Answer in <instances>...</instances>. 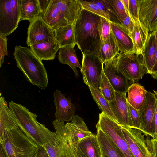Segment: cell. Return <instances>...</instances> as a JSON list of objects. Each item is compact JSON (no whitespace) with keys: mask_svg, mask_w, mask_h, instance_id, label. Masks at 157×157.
Returning a JSON list of instances; mask_svg holds the SVG:
<instances>
[{"mask_svg":"<svg viewBox=\"0 0 157 157\" xmlns=\"http://www.w3.org/2000/svg\"><path fill=\"white\" fill-rule=\"evenodd\" d=\"M101 17L82 8L73 24L76 45L82 55H94L100 59Z\"/></svg>","mask_w":157,"mask_h":157,"instance_id":"6da1fadb","label":"cell"},{"mask_svg":"<svg viewBox=\"0 0 157 157\" xmlns=\"http://www.w3.org/2000/svg\"><path fill=\"white\" fill-rule=\"evenodd\" d=\"M9 107L16 117L19 127L30 139L38 145L47 144L56 146L59 140L56 132H52L44 124L39 122L37 115L22 105L11 101Z\"/></svg>","mask_w":157,"mask_h":157,"instance_id":"7a4b0ae2","label":"cell"},{"mask_svg":"<svg viewBox=\"0 0 157 157\" xmlns=\"http://www.w3.org/2000/svg\"><path fill=\"white\" fill-rule=\"evenodd\" d=\"M17 67L26 79L42 90L47 87V71L42 63L29 48L16 45L13 53Z\"/></svg>","mask_w":157,"mask_h":157,"instance_id":"3957f363","label":"cell"},{"mask_svg":"<svg viewBox=\"0 0 157 157\" xmlns=\"http://www.w3.org/2000/svg\"><path fill=\"white\" fill-rule=\"evenodd\" d=\"M0 144V157H37L41 147L19 127L5 130Z\"/></svg>","mask_w":157,"mask_h":157,"instance_id":"277c9868","label":"cell"},{"mask_svg":"<svg viewBox=\"0 0 157 157\" xmlns=\"http://www.w3.org/2000/svg\"><path fill=\"white\" fill-rule=\"evenodd\" d=\"M96 127L102 130L118 148L124 157H134L125 139L121 126L102 112Z\"/></svg>","mask_w":157,"mask_h":157,"instance_id":"5b68a950","label":"cell"},{"mask_svg":"<svg viewBox=\"0 0 157 157\" xmlns=\"http://www.w3.org/2000/svg\"><path fill=\"white\" fill-rule=\"evenodd\" d=\"M117 58L118 68L133 83L138 81L147 73L142 53L133 51L126 53L120 52Z\"/></svg>","mask_w":157,"mask_h":157,"instance_id":"8992f818","label":"cell"},{"mask_svg":"<svg viewBox=\"0 0 157 157\" xmlns=\"http://www.w3.org/2000/svg\"><path fill=\"white\" fill-rule=\"evenodd\" d=\"M21 0H0V36L6 37L20 21Z\"/></svg>","mask_w":157,"mask_h":157,"instance_id":"52a82bcc","label":"cell"},{"mask_svg":"<svg viewBox=\"0 0 157 157\" xmlns=\"http://www.w3.org/2000/svg\"><path fill=\"white\" fill-rule=\"evenodd\" d=\"M82 55L80 71L82 75L84 82L88 86H91L100 92L101 78L104 63L95 55Z\"/></svg>","mask_w":157,"mask_h":157,"instance_id":"ba28073f","label":"cell"},{"mask_svg":"<svg viewBox=\"0 0 157 157\" xmlns=\"http://www.w3.org/2000/svg\"><path fill=\"white\" fill-rule=\"evenodd\" d=\"M67 132V147L65 156L74 157L75 147L82 139L92 135L83 120L77 115H75L71 122L65 124Z\"/></svg>","mask_w":157,"mask_h":157,"instance_id":"9c48e42d","label":"cell"},{"mask_svg":"<svg viewBox=\"0 0 157 157\" xmlns=\"http://www.w3.org/2000/svg\"><path fill=\"white\" fill-rule=\"evenodd\" d=\"M57 40L56 31L40 16L30 22L28 28L26 43L28 46L40 42Z\"/></svg>","mask_w":157,"mask_h":157,"instance_id":"30bf717a","label":"cell"},{"mask_svg":"<svg viewBox=\"0 0 157 157\" xmlns=\"http://www.w3.org/2000/svg\"><path fill=\"white\" fill-rule=\"evenodd\" d=\"M157 98L155 94L147 91L145 100L138 110L141 123L140 130L145 135L154 138L155 133L154 118Z\"/></svg>","mask_w":157,"mask_h":157,"instance_id":"8fae6325","label":"cell"},{"mask_svg":"<svg viewBox=\"0 0 157 157\" xmlns=\"http://www.w3.org/2000/svg\"><path fill=\"white\" fill-rule=\"evenodd\" d=\"M117 55L104 63L103 71L115 91L126 94L129 87L133 83L118 68Z\"/></svg>","mask_w":157,"mask_h":157,"instance_id":"7c38bea8","label":"cell"},{"mask_svg":"<svg viewBox=\"0 0 157 157\" xmlns=\"http://www.w3.org/2000/svg\"><path fill=\"white\" fill-rule=\"evenodd\" d=\"M121 129L130 150L134 157H152L147 145L145 135L139 129L125 128Z\"/></svg>","mask_w":157,"mask_h":157,"instance_id":"4fadbf2b","label":"cell"},{"mask_svg":"<svg viewBox=\"0 0 157 157\" xmlns=\"http://www.w3.org/2000/svg\"><path fill=\"white\" fill-rule=\"evenodd\" d=\"M53 96L56 108L54 115L56 119L63 122L71 121L75 115L76 108L71 99L67 98L57 89L54 92Z\"/></svg>","mask_w":157,"mask_h":157,"instance_id":"5bb4252c","label":"cell"},{"mask_svg":"<svg viewBox=\"0 0 157 157\" xmlns=\"http://www.w3.org/2000/svg\"><path fill=\"white\" fill-rule=\"evenodd\" d=\"M73 155L74 157H102L96 135L93 134L81 140L75 147Z\"/></svg>","mask_w":157,"mask_h":157,"instance_id":"9a60e30c","label":"cell"},{"mask_svg":"<svg viewBox=\"0 0 157 157\" xmlns=\"http://www.w3.org/2000/svg\"><path fill=\"white\" fill-rule=\"evenodd\" d=\"M139 19L149 31H157V0H141Z\"/></svg>","mask_w":157,"mask_h":157,"instance_id":"2e32d148","label":"cell"},{"mask_svg":"<svg viewBox=\"0 0 157 157\" xmlns=\"http://www.w3.org/2000/svg\"><path fill=\"white\" fill-rule=\"evenodd\" d=\"M109 104L117 123L125 128H129L126 94L115 91V99Z\"/></svg>","mask_w":157,"mask_h":157,"instance_id":"e0dca14e","label":"cell"},{"mask_svg":"<svg viewBox=\"0 0 157 157\" xmlns=\"http://www.w3.org/2000/svg\"><path fill=\"white\" fill-rule=\"evenodd\" d=\"M19 127L17 119L3 96L0 97V141L3 139L4 132Z\"/></svg>","mask_w":157,"mask_h":157,"instance_id":"ac0fdd59","label":"cell"},{"mask_svg":"<svg viewBox=\"0 0 157 157\" xmlns=\"http://www.w3.org/2000/svg\"><path fill=\"white\" fill-rule=\"evenodd\" d=\"M42 19L55 30L70 24L57 6L55 0H51Z\"/></svg>","mask_w":157,"mask_h":157,"instance_id":"d6986e66","label":"cell"},{"mask_svg":"<svg viewBox=\"0 0 157 157\" xmlns=\"http://www.w3.org/2000/svg\"><path fill=\"white\" fill-rule=\"evenodd\" d=\"M109 23L120 52L126 53L133 51L134 45L129 33L119 24L112 21Z\"/></svg>","mask_w":157,"mask_h":157,"instance_id":"ffe728a7","label":"cell"},{"mask_svg":"<svg viewBox=\"0 0 157 157\" xmlns=\"http://www.w3.org/2000/svg\"><path fill=\"white\" fill-rule=\"evenodd\" d=\"M60 47L57 40L42 42L30 46L33 52L40 60H52L55 59Z\"/></svg>","mask_w":157,"mask_h":157,"instance_id":"44dd1931","label":"cell"},{"mask_svg":"<svg viewBox=\"0 0 157 157\" xmlns=\"http://www.w3.org/2000/svg\"><path fill=\"white\" fill-rule=\"evenodd\" d=\"M56 3L70 24H74L82 7L79 0H55Z\"/></svg>","mask_w":157,"mask_h":157,"instance_id":"7402d4cb","label":"cell"},{"mask_svg":"<svg viewBox=\"0 0 157 157\" xmlns=\"http://www.w3.org/2000/svg\"><path fill=\"white\" fill-rule=\"evenodd\" d=\"M148 29L140 20L135 23L132 32L129 33L134 45L133 51L137 53H142L147 40Z\"/></svg>","mask_w":157,"mask_h":157,"instance_id":"603a6c76","label":"cell"},{"mask_svg":"<svg viewBox=\"0 0 157 157\" xmlns=\"http://www.w3.org/2000/svg\"><path fill=\"white\" fill-rule=\"evenodd\" d=\"M76 44H71L60 48L59 50L58 58L62 64L69 65L73 70L76 77H78V73L76 67L81 69L80 64L75 53V47Z\"/></svg>","mask_w":157,"mask_h":157,"instance_id":"cb8c5ba5","label":"cell"},{"mask_svg":"<svg viewBox=\"0 0 157 157\" xmlns=\"http://www.w3.org/2000/svg\"><path fill=\"white\" fill-rule=\"evenodd\" d=\"M156 44L155 31L149 33L147 41L142 52L147 73L151 74L154 65Z\"/></svg>","mask_w":157,"mask_h":157,"instance_id":"d4e9b609","label":"cell"},{"mask_svg":"<svg viewBox=\"0 0 157 157\" xmlns=\"http://www.w3.org/2000/svg\"><path fill=\"white\" fill-rule=\"evenodd\" d=\"M147 91L141 85L137 82L133 83L129 86L127 91L128 102L138 110L145 100Z\"/></svg>","mask_w":157,"mask_h":157,"instance_id":"484cf974","label":"cell"},{"mask_svg":"<svg viewBox=\"0 0 157 157\" xmlns=\"http://www.w3.org/2000/svg\"><path fill=\"white\" fill-rule=\"evenodd\" d=\"M102 152V157H124L118 148L101 130L96 134Z\"/></svg>","mask_w":157,"mask_h":157,"instance_id":"4316f807","label":"cell"},{"mask_svg":"<svg viewBox=\"0 0 157 157\" xmlns=\"http://www.w3.org/2000/svg\"><path fill=\"white\" fill-rule=\"evenodd\" d=\"M40 13L38 0H21L20 21L27 20L30 22Z\"/></svg>","mask_w":157,"mask_h":157,"instance_id":"83f0119b","label":"cell"},{"mask_svg":"<svg viewBox=\"0 0 157 157\" xmlns=\"http://www.w3.org/2000/svg\"><path fill=\"white\" fill-rule=\"evenodd\" d=\"M119 51L117 41L111 31L108 38L102 44L100 59L104 63L117 56Z\"/></svg>","mask_w":157,"mask_h":157,"instance_id":"f1b7e54d","label":"cell"},{"mask_svg":"<svg viewBox=\"0 0 157 157\" xmlns=\"http://www.w3.org/2000/svg\"><path fill=\"white\" fill-rule=\"evenodd\" d=\"M55 31L56 39L60 48L71 44L76 45L73 24H69Z\"/></svg>","mask_w":157,"mask_h":157,"instance_id":"f546056e","label":"cell"},{"mask_svg":"<svg viewBox=\"0 0 157 157\" xmlns=\"http://www.w3.org/2000/svg\"><path fill=\"white\" fill-rule=\"evenodd\" d=\"M110 12V21L120 24L127 13L122 0H107Z\"/></svg>","mask_w":157,"mask_h":157,"instance_id":"4dcf8cb0","label":"cell"},{"mask_svg":"<svg viewBox=\"0 0 157 157\" xmlns=\"http://www.w3.org/2000/svg\"><path fill=\"white\" fill-rule=\"evenodd\" d=\"M88 87L94 100L102 112L117 122L116 117L111 110L109 102L100 92L91 86H88Z\"/></svg>","mask_w":157,"mask_h":157,"instance_id":"1f68e13d","label":"cell"},{"mask_svg":"<svg viewBox=\"0 0 157 157\" xmlns=\"http://www.w3.org/2000/svg\"><path fill=\"white\" fill-rule=\"evenodd\" d=\"M100 92L103 96L109 102L115 99V91L112 86L103 70L101 75Z\"/></svg>","mask_w":157,"mask_h":157,"instance_id":"d6a6232c","label":"cell"},{"mask_svg":"<svg viewBox=\"0 0 157 157\" xmlns=\"http://www.w3.org/2000/svg\"><path fill=\"white\" fill-rule=\"evenodd\" d=\"M59 144L56 146L47 144L43 146L49 157H63L65 154V144L62 140L59 139Z\"/></svg>","mask_w":157,"mask_h":157,"instance_id":"836d02e7","label":"cell"},{"mask_svg":"<svg viewBox=\"0 0 157 157\" xmlns=\"http://www.w3.org/2000/svg\"><path fill=\"white\" fill-rule=\"evenodd\" d=\"M128 112L130 128L140 130L141 123L138 110L128 102Z\"/></svg>","mask_w":157,"mask_h":157,"instance_id":"e575fe53","label":"cell"},{"mask_svg":"<svg viewBox=\"0 0 157 157\" xmlns=\"http://www.w3.org/2000/svg\"><path fill=\"white\" fill-rule=\"evenodd\" d=\"M141 0H129V15L134 23L139 20V13Z\"/></svg>","mask_w":157,"mask_h":157,"instance_id":"d590c367","label":"cell"},{"mask_svg":"<svg viewBox=\"0 0 157 157\" xmlns=\"http://www.w3.org/2000/svg\"><path fill=\"white\" fill-rule=\"evenodd\" d=\"M82 8L107 19L106 15L101 11L97 6L92 0H79Z\"/></svg>","mask_w":157,"mask_h":157,"instance_id":"8d00e7d4","label":"cell"},{"mask_svg":"<svg viewBox=\"0 0 157 157\" xmlns=\"http://www.w3.org/2000/svg\"><path fill=\"white\" fill-rule=\"evenodd\" d=\"M109 21L106 18L101 17V35L102 45L108 38L111 32Z\"/></svg>","mask_w":157,"mask_h":157,"instance_id":"74e56055","label":"cell"},{"mask_svg":"<svg viewBox=\"0 0 157 157\" xmlns=\"http://www.w3.org/2000/svg\"><path fill=\"white\" fill-rule=\"evenodd\" d=\"M7 39L6 37L0 36V67L4 62L6 55H8L7 48Z\"/></svg>","mask_w":157,"mask_h":157,"instance_id":"f35d334b","label":"cell"},{"mask_svg":"<svg viewBox=\"0 0 157 157\" xmlns=\"http://www.w3.org/2000/svg\"><path fill=\"white\" fill-rule=\"evenodd\" d=\"M145 135L147 145L152 157H157V140Z\"/></svg>","mask_w":157,"mask_h":157,"instance_id":"ab89813d","label":"cell"},{"mask_svg":"<svg viewBox=\"0 0 157 157\" xmlns=\"http://www.w3.org/2000/svg\"><path fill=\"white\" fill-rule=\"evenodd\" d=\"M92 1L106 15L108 20L110 21V12L107 0H92Z\"/></svg>","mask_w":157,"mask_h":157,"instance_id":"60d3db41","label":"cell"},{"mask_svg":"<svg viewBox=\"0 0 157 157\" xmlns=\"http://www.w3.org/2000/svg\"><path fill=\"white\" fill-rule=\"evenodd\" d=\"M120 25L130 33L134 29L135 23L130 16L127 15Z\"/></svg>","mask_w":157,"mask_h":157,"instance_id":"b9f144b4","label":"cell"},{"mask_svg":"<svg viewBox=\"0 0 157 157\" xmlns=\"http://www.w3.org/2000/svg\"><path fill=\"white\" fill-rule=\"evenodd\" d=\"M51 1V0H38L40 10L39 16L42 18Z\"/></svg>","mask_w":157,"mask_h":157,"instance_id":"7bdbcfd3","label":"cell"},{"mask_svg":"<svg viewBox=\"0 0 157 157\" xmlns=\"http://www.w3.org/2000/svg\"><path fill=\"white\" fill-rule=\"evenodd\" d=\"M155 32L156 44L155 60L154 65L150 75L154 78L157 80V31Z\"/></svg>","mask_w":157,"mask_h":157,"instance_id":"ee69618b","label":"cell"},{"mask_svg":"<svg viewBox=\"0 0 157 157\" xmlns=\"http://www.w3.org/2000/svg\"><path fill=\"white\" fill-rule=\"evenodd\" d=\"M37 157H49L46 150L43 146H41Z\"/></svg>","mask_w":157,"mask_h":157,"instance_id":"f6af8a7d","label":"cell"},{"mask_svg":"<svg viewBox=\"0 0 157 157\" xmlns=\"http://www.w3.org/2000/svg\"><path fill=\"white\" fill-rule=\"evenodd\" d=\"M154 124L155 131L154 138L157 140V100L156 108L154 118Z\"/></svg>","mask_w":157,"mask_h":157,"instance_id":"bcb514c9","label":"cell"},{"mask_svg":"<svg viewBox=\"0 0 157 157\" xmlns=\"http://www.w3.org/2000/svg\"><path fill=\"white\" fill-rule=\"evenodd\" d=\"M123 3L127 13L128 15H129V0H122Z\"/></svg>","mask_w":157,"mask_h":157,"instance_id":"7dc6e473","label":"cell"},{"mask_svg":"<svg viewBox=\"0 0 157 157\" xmlns=\"http://www.w3.org/2000/svg\"><path fill=\"white\" fill-rule=\"evenodd\" d=\"M153 91L154 92V94H155V95H156V96L157 98V91H155V90H153Z\"/></svg>","mask_w":157,"mask_h":157,"instance_id":"c3c4849f","label":"cell"},{"mask_svg":"<svg viewBox=\"0 0 157 157\" xmlns=\"http://www.w3.org/2000/svg\"><path fill=\"white\" fill-rule=\"evenodd\" d=\"M63 157H68L67 156H64Z\"/></svg>","mask_w":157,"mask_h":157,"instance_id":"681fc988","label":"cell"},{"mask_svg":"<svg viewBox=\"0 0 157 157\" xmlns=\"http://www.w3.org/2000/svg\"></svg>","mask_w":157,"mask_h":157,"instance_id":"f907efd6","label":"cell"}]
</instances>
